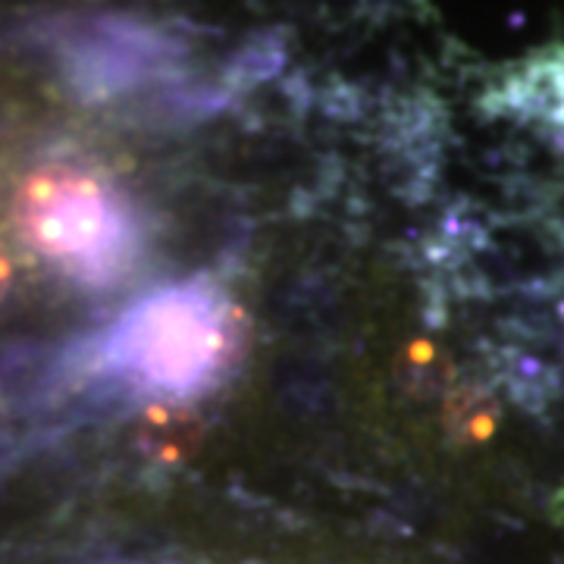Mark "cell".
<instances>
[{
	"instance_id": "1",
	"label": "cell",
	"mask_w": 564,
	"mask_h": 564,
	"mask_svg": "<svg viewBox=\"0 0 564 564\" xmlns=\"http://www.w3.org/2000/svg\"><path fill=\"white\" fill-rule=\"evenodd\" d=\"M17 226L41 258L85 285H110L139 254V220L110 182L76 166L47 163L17 192Z\"/></svg>"
},
{
	"instance_id": "2",
	"label": "cell",
	"mask_w": 564,
	"mask_h": 564,
	"mask_svg": "<svg viewBox=\"0 0 564 564\" xmlns=\"http://www.w3.org/2000/svg\"><path fill=\"white\" fill-rule=\"evenodd\" d=\"M226 343L220 295L192 282L132 304L110 329L104 355L135 383L166 395H188L214 380Z\"/></svg>"
},
{
	"instance_id": "3",
	"label": "cell",
	"mask_w": 564,
	"mask_h": 564,
	"mask_svg": "<svg viewBox=\"0 0 564 564\" xmlns=\"http://www.w3.org/2000/svg\"><path fill=\"white\" fill-rule=\"evenodd\" d=\"M13 276H17V267H13V258L7 254V248L0 245V302L7 299L10 285H13Z\"/></svg>"
}]
</instances>
